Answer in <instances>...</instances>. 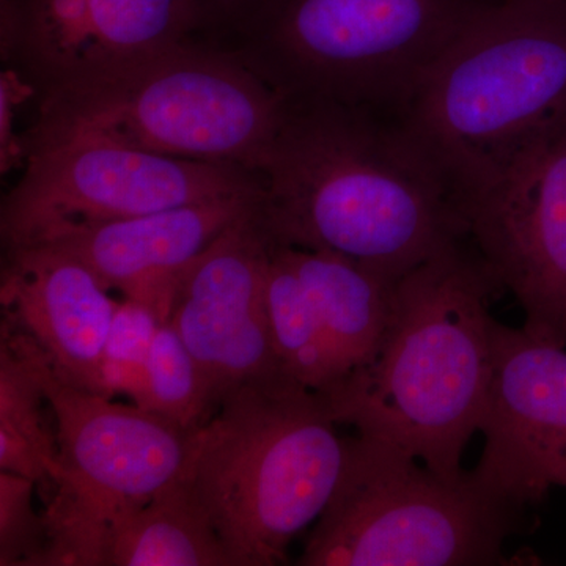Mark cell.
Instances as JSON below:
<instances>
[{
	"label": "cell",
	"instance_id": "obj_1",
	"mask_svg": "<svg viewBox=\"0 0 566 566\" xmlns=\"http://www.w3.org/2000/svg\"><path fill=\"white\" fill-rule=\"evenodd\" d=\"M252 174L255 218L271 243L401 277L468 238L449 175L395 115L286 98Z\"/></svg>",
	"mask_w": 566,
	"mask_h": 566
},
{
	"label": "cell",
	"instance_id": "obj_2",
	"mask_svg": "<svg viewBox=\"0 0 566 566\" xmlns=\"http://www.w3.org/2000/svg\"><path fill=\"white\" fill-rule=\"evenodd\" d=\"M457 243L401 275L381 344L322 395L335 423L378 439L446 476L485 408L495 319L504 290L479 253Z\"/></svg>",
	"mask_w": 566,
	"mask_h": 566
},
{
	"label": "cell",
	"instance_id": "obj_3",
	"mask_svg": "<svg viewBox=\"0 0 566 566\" xmlns=\"http://www.w3.org/2000/svg\"><path fill=\"white\" fill-rule=\"evenodd\" d=\"M335 424L322 395L283 375L237 387L189 433L180 476L230 566L286 564L344 468Z\"/></svg>",
	"mask_w": 566,
	"mask_h": 566
},
{
	"label": "cell",
	"instance_id": "obj_4",
	"mask_svg": "<svg viewBox=\"0 0 566 566\" xmlns=\"http://www.w3.org/2000/svg\"><path fill=\"white\" fill-rule=\"evenodd\" d=\"M36 104L22 134L25 159L46 145L95 140L252 172L286 96L238 52L197 36Z\"/></svg>",
	"mask_w": 566,
	"mask_h": 566
},
{
	"label": "cell",
	"instance_id": "obj_5",
	"mask_svg": "<svg viewBox=\"0 0 566 566\" xmlns=\"http://www.w3.org/2000/svg\"><path fill=\"white\" fill-rule=\"evenodd\" d=\"M524 506L491 493L471 471L446 476L378 439L346 438L337 485L297 565H510L505 543Z\"/></svg>",
	"mask_w": 566,
	"mask_h": 566
},
{
	"label": "cell",
	"instance_id": "obj_6",
	"mask_svg": "<svg viewBox=\"0 0 566 566\" xmlns=\"http://www.w3.org/2000/svg\"><path fill=\"white\" fill-rule=\"evenodd\" d=\"M497 0H275L237 50L290 99L400 117L434 63Z\"/></svg>",
	"mask_w": 566,
	"mask_h": 566
},
{
	"label": "cell",
	"instance_id": "obj_7",
	"mask_svg": "<svg viewBox=\"0 0 566 566\" xmlns=\"http://www.w3.org/2000/svg\"><path fill=\"white\" fill-rule=\"evenodd\" d=\"M566 112V0H497L434 63L400 120L450 181Z\"/></svg>",
	"mask_w": 566,
	"mask_h": 566
},
{
	"label": "cell",
	"instance_id": "obj_8",
	"mask_svg": "<svg viewBox=\"0 0 566 566\" xmlns=\"http://www.w3.org/2000/svg\"><path fill=\"white\" fill-rule=\"evenodd\" d=\"M2 337L32 368L57 424L61 474L48 483L44 566H106L115 527L180 476L191 431L73 385L9 318Z\"/></svg>",
	"mask_w": 566,
	"mask_h": 566
},
{
	"label": "cell",
	"instance_id": "obj_9",
	"mask_svg": "<svg viewBox=\"0 0 566 566\" xmlns=\"http://www.w3.org/2000/svg\"><path fill=\"white\" fill-rule=\"evenodd\" d=\"M465 237L526 333L566 348V112L453 178Z\"/></svg>",
	"mask_w": 566,
	"mask_h": 566
},
{
	"label": "cell",
	"instance_id": "obj_10",
	"mask_svg": "<svg viewBox=\"0 0 566 566\" xmlns=\"http://www.w3.org/2000/svg\"><path fill=\"white\" fill-rule=\"evenodd\" d=\"M251 170L169 158L95 140L46 145L29 153L20 181L3 196L6 251L51 240L77 227L252 192Z\"/></svg>",
	"mask_w": 566,
	"mask_h": 566
},
{
	"label": "cell",
	"instance_id": "obj_11",
	"mask_svg": "<svg viewBox=\"0 0 566 566\" xmlns=\"http://www.w3.org/2000/svg\"><path fill=\"white\" fill-rule=\"evenodd\" d=\"M197 36L192 0H0L3 66L36 99Z\"/></svg>",
	"mask_w": 566,
	"mask_h": 566
},
{
	"label": "cell",
	"instance_id": "obj_12",
	"mask_svg": "<svg viewBox=\"0 0 566 566\" xmlns=\"http://www.w3.org/2000/svg\"><path fill=\"white\" fill-rule=\"evenodd\" d=\"M270 248L253 210L178 275L169 322L196 359L211 416L237 387L289 376L268 318Z\"/></svg>",
	"mask_w": 566,
	"mask_h": 566
},
{
	"label": "cell",
	"instance_id": "obj_13",
	"mask_svg": "<svg viewBox=\"0 0 566 566\" xmlns=\"http://www.w3.org/2000/svg\"><path fill=\"white\" fill-rule=\"evenodd\" d=\"M480 485L536 504L566 474V348L495 319L493 364L480 420Z\"/></svg>",
	"mask_w": 566,
	"mask_h": 566
},
{
	"label": "cell",
	"instance_id": "obj_14",
	"mask_svg": "<svg viewBox=\"0 0 566 566\" xmlns=\"http://www.w3.org/2000/svg\"><path fill=\"white\" fill-rule=\"evenodd\" d=\"M259 189L77 227L39 244L61 249L107 289L144 301L169 322L178 275L233 223L255 210Z\"/></svg>",
	"mask_w": 566,
	"mask_h": 566
},
{
	"label": "cell",
	"instance_id": "obj_15",
	"mask_svg": "<svg viewBox=\"0 0 566 566\" xmlns=\"http://www.w3.org/2000/svg\"><path fill=\"white\" fill-rule=\"evenodd\" d=\"M0 301L55 370L104 395L103 360L117 301L91 268L50 244L6 251Z\"/></svg>",
	"mask_w": 566,
	"mask_h": 566
},
{
	"label": "cell",
	"instance_id": "obj_16",
	"mask_svg": "<svg viewBox=\"0 0 566 566\" xmlns=\"http://www.w3.org/2000/svg\"><path fill=\"white\" fill-rule=\"evenodd\" d=\"M285 248L322 329L333 387L381 344L400 277L340 253Z\"/></svg>",
	"mask_w": 566,
	"mask_h": 566
},
{
	"label": "cell",
	"instance_id": "obj_17",
	"mask_svg": "<svg viewBox=\"0 0 566 566\" xmlns=\"http://www.w3.org/2000/svg\"><path fill=\"white\" fill-rule=\"evenodd\" d=\"M106 566H230L211 521L181 476L112 532Z\"/></svg>",
	"mask_w": 566,
	"mask_h": 566
},
{
	"label": "cell",
	"instance_id": "obj_18",
	"mask_svg": "<svg viewBox=\"0 0 566 566\" xmlns=\"http://www.w3.org/2000/svg\"><path fill=\"white\" fill-rule=\"evenodd\" d=\"M43 389L13 345L0 342V471L46 482L61 474L57 436L44 420Z\"/></svg>",
	"mask_w": 566,
	"mask_h": 566
},
{
	"label": "cell",
	"instance_id": "obj_19",
	"mask_svg": "<svg viewBox=\"0 0 566 566\" xmlns=\"http://www.w3.org/2000/svg\"><path fill=\"white\" fill-rule=\"evenodd\" d=\"M266 307L275 356L282 370L322 394L333 385L322 329L285 245L271 243L266 271Z\"/></svg>",
	"mask_w": 566,
	"mask_h": 566
},
{
	"label": "cell",
	"instance_id": "obj_20",
	"mask_svg": "<svg viewBox=\"0 0 566 566\" xmlns=\"http://www.w3.org/2000/svg\"><path fill=\"white\" fill-rule=\"evenodd\" d=\"M147 367L153 412L186 431L196 430L210 419L202 375L172 323L166 322L159 327Z\"/></svg>",
	"mask_w": 566,
	"mask_h": 566
},
{
	"label": "cell",
	"instance_id": "obj_21",
	"mask_svg": "<svg viewBox=\"0 0 566 566\" xmlns=\"http://www.w3.org/2000/svg\"><path fill=\"white\" fill-rule=\"evenodd\" d=\"M36 482L0 471V566H44L48 528L33 506Z\"/></svg>",
	"mask_w": 566,
	"mask_h": 566
},
{
	"label": "cell",
	"instance_id": "obj_22",
	"mask_svg": "<svg viewBox=\"0 0 566 566\" xmlns=\"http://www.w3.org/2000/svg\"><path fill=\"white\" fill-rule=\"evenodd\" d=\"M166 322L158 308L126 297L118 303L112 319L104 360L147 364L153 340Z\"/></svg>",
	"mask_w": 566,
	"mask_h": 566
},
{
	"label": "cell",
	"instance_id": "obj_23",
	"mask_svg": "<svg viewBox=\"0 0 566 566\" xmlns=\"http://www.w3.org/2000/svg\"><path fill=\"white\" fill-rule=\"evenodd\" d=\"M200 24L202 39L237 50L262 22L275 0H192Z\"/></svg>",
	"mask_w": 566,
	"mask_h": 566
},
{
	"label": "cell",
	"instance_id": "obj_24",
	"mask_svg": "<svg viewBox=\"0 0 566 566\" xmlns=\"http://www.w3.org/2000/svg\"><path fill=\"white\" fill-rule=\"evenodd\" d=\"M36 98L35 88L17 71L3 66L0 74V170L9 174L24 167L25 155L20 134H17L18 109Z\"/></svg>",
	"mask_w": 566,
	"mask_h": 566
},
{
	"label": "cell",
	"instance_id": "obj_25",
	"mask_svg": "<svg viewBox=\"0 0 566 566\" xmlns=\"http://www.w3.org/2000/svg\"><path fill=\"white\" fill-rule=\"evenodd\" d=\"M560 486H566V474L564 475V479H562Z\"/></svg>",
	"mask_w": 566,
	"mask_h": 566
}]
</instances>
